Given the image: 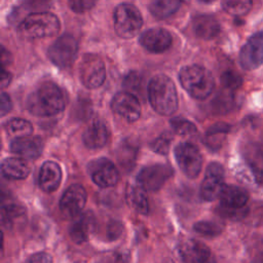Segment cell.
<instances>
[{
  "label": "cell",
  "instance_id": "obj_1",
  "mask_svg": "<svg viewBox=\"0 0 263 263\" xmlns=\"http://www.w3.org/2000/svg\"><path fill=\"white\" fill-rule=\"evenodd\" d=\"M27 109L36 116H53L65 108V99L53 82H43L27 99Z\"/></svg>",
  "mask_w": 263,
  "mask_h": 263
},
{
  "label": "cell",
  "instance_id": "obj_2",
  "mask_svg": "<svg viewBox=\"0 0 263 263\" xmlns=\"http://www.w3.org/2000/svg\"><path fill=\"white\" fill-rule=\"evenodd\" d=\"M148 99L152 108L161 115H172L178 109L176 86L172 79L163 74L156 75L150 80Z\"/></svg>",
  "mask_w": 263,
  "mask_h": 263
},
{
  "label": "cell",
  "instance_id": "obj_3",
  "mask_svg": "<svg viewBox=\"0 0 263 263\" xmlns=\"http://www.w3.org/2000/svg\"><path fill=\"white\" fill-rule=\"evenodd\" d=\"M180 81L184 89L194 99L203 100L214 90L215 80L212 73L198 65L186 66L180 71Z\"/></svg>",
  "mask_w": 263,
  "mask_h": 263
},
{
  "label": "cell",
  "instance_id": "obj_4",
  "mask_svg": "<svg viewBox=\"0 0 263 263\" xmlns=\"http://www.w3.org/2000/svg\"><path fill=\"white\" fill-rule=\"evenodd\" d=\"M18 30L27 38L51 37L59 33L60 21L53 13L35 12L21 23Z\"/></svg>",
  "mask_w": 263,
  "mask_h": 263
},
{
  "label": "cell",
  "instance_id": "obj_5",
  "mask_svg": "<svg viewBox=\"0 0 263 263\" xmlns=\"http://www.w3.org/2000/svg\"><path fill=\"white\" fill-rule=\"evenodd\" d=\"M143 25V18L138 8L132 4L118 5L114 11V29L121 38H133Z\"/></svg>",
  "mask_w": 263,
  "mask_h": 263
},
{
  "label": "cell",
  "instance_id": "obj_6",
  "mask_svg": "<svg viewBox=\"0 0 263 263\" xmlns=\"http://www.w3.org/2000/svg\"><path fill=\"white\" fill-rule=\"evenodd\" d=\"M79 76L87 88L101 86L106 78V68L102 59L97 54H85L79 65Z\"/></svg>",
  "mask_w": 263,
  "mask_h": 263
},
{
  "label": "cell",
  "instance_id": "obj_7",
  "mask_svg": "<svg viewBox=\"0 0 263 263\" xmlns=\"http://www.w3.org/2000/svg\"><path fill=\"white\" fill-rule=\"evenodd\" d=\"M78 51V44L72 35L65 34L59 37L48 48L49 60L60 68L72 65Z\"/></svg>",
  "mask_w": 263,
  "mask_h": 263
},
{
  "label": "cell",
  "instance_id": "obj_8",
  "mask_svg": "<svg viewBox=\"0 0 263 263\" xmlns=\"http://www.w3.org/2000/svg\"><path fill=\"white\" fill-rule=\"evenodd\" d=\"M175 156L181 171L189 178L199 175L202 166V157L198 148L188 142L180 143L175 148Z\"/></svg>",
  "mask_w": 263,
  "mask_h": 263
},
{
  "label": "cell",
  "instance_id": "obj_9",
  "mask_svg": "<svg viewBox=\"0 0 263 263\" xmlns=\"http://www.w3.org/2000/svg\"><path fill=\"white\" fill-rule=\"evenodd\" d=\"M174 172L166 164H152L145 166L138 175L139 185L146 191H157L173 176Z\"/></svg>",
  "mask_w": 263,
  "mask_h": 263
},
{
  "label": "cell",
  "instance_id": "obj_10",
  "mask_svg": "<svg viewBox=\"0 0 263 263\" xmlns=\"http://www.w3.org/2000/svg\"><path fill=\"white\" fill-rule=\"evenodd\" d=\"M239 64L245 70H254L263 64V32L251 36L239 52Z\"/></svg>",
  "mask_w": 263,
  "mask_h": 263
},
{
  "label": "cell",
  "instance_id": "obj_11",
  "mask_svg": "<svg viewBox=\"0 0 263 263\" xmlns=\"http://www.w3.org/2000/svg\"><path fill=\"white\" fill-rule=\"evenodd\" d=\"M86 203V191L78 184L70 186L63 194L60 201V210L64 217L75 219L78 217Z\"/></svg>",
  "mask_w": 263,
  "mask_h": 263
},
{
  "label": "cell",
  "instance_id": "obj_12",
  "mask_svg": "<svg viewBox=\"0 0 263 263\" xmlns=\"http://www.w3.org/2000/svg\"><path fill=\"white\" fill-rule=\"evenodd\" d=\"M224 186V168L218 162H212L208 165L203 181L200 187L201 198L205 201H212L219 197Z\"/></svg>",
  "mask_w": 263,
  "mask_h": 263
},
{
  "label": "cell",
  "instance_id": "obj_13",
  "mask_svg": "<svg viewBox=\"0 0 263 263\" xmlns=\"http://www.w3.org/2000/svg\"><path fill=\"white\" fill-rule=\"evenodd\" d=\"M179 256L183 263H217L211 250L193 238L185 239L179 245Z\"/></svg>",
  "mask_w": 263,
  "mask_h": 263
},
{
  "label": "cell",
  "instance_id": "obj_14",
  "mask_svg": "<svg viewBox=\"0 0 263 263\" xmlns=\"http://www.w3.org/2000/svg\"><path fill=\"white\" fill-rule=\"evenodd\" d=\"M112 110L126 121L134 122L141 115V105L136 96L127 91H121L114 96L111 102Z\"/></svg>",
  "mask_w": 263,
  "mask_h": 263
},
{
  "label": "cell",
  "instance_id": "obj_15",
  "mask_svg": "<svg viewBox=\"0 0 263 263\" xmlns=\"http://www.w3.org/2000/svg\"><path fill=\"white\" fill-rule=\"evenodd\" d=\"M141 45L151 52H162L172 45V36L168 31L153 28L145 31L140 37Z\"/></svg>",
  "mask_w": 263,
  "mask_h": 263
},
{
  "label": "cell",
  "instance_id": "obj_16",
  "mask_svg": "<svg viewBox=\"0 0 263 263\" xmlns=\"http://www.w3.org/2000/svg\"><path fill=\"white\" fill-rule=\"evenodd\" d=\"M10 150L25 159H37L43 151V142L39 137L26 136L15 138L10 144Z\"/></svg>",
  "mask_w": 263,
  "mask_h": 263
},
{
  "label": "cell",
  "instance_id": "obj_17",
  "mask_svg": "<svg viewBox=\"0 0 263 263\" xmlns=\"http://www.w3.org/2000/svg\"><path fill=\"white\" fill-rule=\"evenodd\" d=\"M92 181L102 188L113 187L119 180V174L115 165L108 159H101L96 162L91 171Z\"/></svg>",
  "mask_w": 263,
  "mask_h": 263
},
{
  "label": "cell",
  "instance_id": "obj_18",
  "mask_svg": "<svg viewBox=\"0 0 263 263\" xmlns=\"http://www.w3.org/2000/svg\"><path fill=\"white\" fill-rule=\"evenodd\" d=\"M109 137L110 134L107 125L102 120H95L83 133L82 140L87 148L99 149L107 144Z\"/></svg>",
  "mask_w": 263,
  "mask_h": 263
},
{
  "label": "cell",
  "instance_id": "obj_19",
  "mask_svg": "<svg viewBox=\"0 0 263 263\" xmlns=\"http://www.w3.org/2000/svg\"><path fill=\"white\" fill-rule=\"evenodd\" d=\"M62 181V170L54 161H45L40 167L39 185L47 193L55 191Z\"/></svg>",
  "mask_w": 263,
  "mask_h": 263
},
{
  "label": "cell",
  "instance_id": "obj_20",
  "mask_svg": "<svg viewBox=\"0 0 263 263\" xmlns=\"http://www.w3.org/2000/svg\"><path fill=\"white\" fill-rule=\"evenodd\" d=\"M220 205L227 209H243L249 200L248 192L238 186L224 185L220 194Z\"/></svg>",
  "mask_w": 263,
  "mask_h": 263
},
{
  "label": "cell",
  "instance_id": "obj_21",
  "mask_svg": "<svg viewBox=\"0 0 263 263\" xmlns=\"http://www.w3.org/2000/svg\"><path fill=\"white\" fill-rule=\"evenodd\" d=\"M95 227V219L90 213L80 214L70 227V237L76 243L85 242Z\"/></svg>",
  "mask_w": 263,
  "mask_h": 263
},
{
  "label": "cell",
  "instance_id": "obj_22",
  "mask_svg": "<svg viewBox=\"0 0 263 263\" xmlns=\"http://www.w3.org/2000/svg\"><path fill=\"white\" fill-rule=\"evenodd\" d=\"M139 143L133 138L124 139L117 147L116 158L125 171L134 167L139 154Z\"/></svg>",
  "mask_w": 263,
  "mask_h": 263
},
{
  "label": "cell",
  "instance_id": "obj_23",
  "mask_svg": "<svg viewBox=\"0 0 263 263\" xmlns=\"http://www.w3.org/2000/svg\"><path fill=\"white\" fill-rule=\"evenodd\" d=\"M192 28L195 35L204 40L213 39L220 32L218 21L209 14L196 15L192 21Z\"/></svg>",
  "mask_w": 263,
  "mask_h": 263
},
{
  "label": "cell",
  "instance_id": "obj_24",
  "mask_svg": "<svg viewBox=\"0 0 263 263\" xmlns=\"http://www.w3.org/2000/svg\"><path fill=\"white\" fill-rule=\"evenodd\" d=\"M1 172L8 180H23L30 174V167L23 159L9 157L2 161Z\"/></svg>",
  "mask_w": 263,
  "mask_h": 263
},
{
  "label": "cell",
  "instance_id": "obj_25",
  "mask_svg": "<svg viewBox=\"0 0 263 263\" xmlns=\"http://www.w3.org/2000/svg\"><path fill=\"white\" fill-rule=\"evenodd\" d=\"M125 197L127 204L137 213L147 215L149 212L148 198L144 192V189L138 185H128L125 191Z\"/></svg>",
  "mask_w": 263,
  "mask_h": 263
},
{
  "label": "cell",
  "instance_id": "obj_26",
  "mask_svg": "<svg viewBox=\"0 0 263 263\" xmlns=\"http://www.w3.org/2000/svg\"><path fill=\"white\" fill-rule=\"evenodd\" d=\"M243 156L258 182L263 180V150L255 145L248 144L243 148Z\"/></svg>",
  "mask_w": 263,
  "mask_h": 263
},
{
  "label": "cell",
  "instance_id": "obj_27",
  "mask_svg": "<svg viewBox=\"0 0 263 263\" xmlns=\"http://www.w3.org/2000/svg\"><path fill=\"white\" fill-rule=\"evenodd\" d=\"M2 225L7 229H13L26 221V211L18 204L9 203L1 210Z\"/></svg>",
  "mask_w": 263,
  "mask_h": 263
},
{
  "label": "cell",
  "instance_id": "obj_28",
  "mask_svg": "<svg viewBox=\"0 0 263 263\" xmlns=\"http://www.w3.org/2000/svg\"><path fill=\"white\" fill-rule=\"evenodd\" d=\"M229 130H230L229 124L225 122H218L212 125L206 130L203 137V142L211 150L216 151L222 147Z\"/></svg>",
  "mask_w": 263,
  "mask_h": 263
},
{
  "label": "cell",
  "instance_id": "obj_29",
  "mask_svg": "<svg viewBox=\"0 0 263 263\" xmlns=\"http://www.w3.org/2000/svg\"><path fill=\"white\" fill-rule=\"evenodd\" d=\"M180 7L179 0H152L149 9L157 18H165L174 14Z\"/></svg>",
  "mask_w": 263,
  "mask_h": 263
},
{
  "label": "cell",
  "instance_id": "obj_30",
  "mask_svg": "<svg viewBox=\"0 0 263 263\" xmlns=\"http://www.w3.org/2000/svg\"><path fill=\"white\" fill-rule=\"evenodd\" d=\"M6 132L9 136L21 138L30 136L33 133L32 124L23 118H12L6 123Z\"/></svg>",
  "mask_w": 263,
  "mask_h": 263
},
{
  "label": "cell",
  "instance_id": "obj_31",
  "mask_svg": "<svg viewBox=\"0 0 263 263\" xmlns=\"http://www.w3.org/2000/svg\"><path fill=\"white\" fill-rule=\"evenodd\" d=\"M252 0H222L223 9L234 16L247 14L252 8Z\"/></svg>",
  "mask_w": 263,
  "mask_h": 263
},
{
  "label": "cell",
  "instance_id": "obj_32",
  "mask_svg": "<svg viewBox=\"0 0 263 263\" xmlns=\"http://www.w3.org/2000/svg\"><path fill=\"white\" fill-rule=\"evenodd\" d=\"M193 229L202 236L214 237L222 232L223 227L219 223L213 221H200L194 224Z\"/></svg>",
  "mask_w": 263,
  "mask_h": 263
},
{
  "label": "cell",
  "instance_id": "obj_33",
  "mask_svg": "<svg viewBox=\"0 0 263 263\" xmlns=\"http://www.w3.org/2000/svg\"><path fill=\"white\" fill-rule=\"evenodd\" d=\"M97 263H132V259L127 251L115 250L103 254Z\"/></svg>",
  "mask_w": 263,
  "mask_h": 263
},
{
  "label": "cell",
  "instance_id": "obj_34",
  "mask_svg": "<svg viewBox=\"0 0 263 263\" xmlns=\"http://www.w3.org/2000/svg\"><path fill=\"white\" fill-rule=\"evenodd\" d=\"M171 125L174 132L181 136H192L197 133L196 126L189 120L181 117H176L171 120Z\"/></svg>",
  "mask_w": 263,
  "mask_h": 263
},
{
  "label": "cell",
  "instance_id": "obj_35",
  "mask_svg": "<svg viewBox=\"0 0 263 263\" xmlns=\"http://www.w3.org/2000/svg\"><path fill=\"white\" fill-rule=\"evenodd\" d=\"M172 141H173L172 135L170 133H163L158 138H156L154 141L151 142L150 147L154 152L164 155L168 153Z\"/></svg>",
  "mask_w": 263,
  "mask_h": 263
},
{
  "label": "cell",
  "instance_id": "obj_36",
  "mask_svg": "<svg viewBox=\"0 0 263 263\" xmlns=\"http://www.w3.org/2000/svg\"><path fill=\"white\" fill-rule=\"evenodd\" d=\"M221 83L225 89L233 91L242 84V79L237 73L226 71L221 75Z\"/></svg>",
  "mask_w": 263,
  "mask_h": 263
},
{
  "label": "cell",
  "instance_id": "obj_37",
  "mask_svg": "<svg viewBox=\"0 0 263 263\" xmlns=\"http://www.w3.org/2000/svg\"><path fill=\"white\" fill-rule=\"evenodd\" d=\"M98 0H68L70 8L75 12H84L95 6Z\"/></svg>",
  "mask_w": 263,
  "mask_h": 263
},
{
  "label": "cell",
  "instance_id": "obj_38",
  "mask_svg": "<svg viewBox=\"0 0 263 263\" xmlns=\"http://www.w3.org/2000/svg\"><path fill=\"white\" fill-rule=\"evenodd\" d=\"M124 86L130 91L141 92L142 91L141 77L137 73H129L124 79Z\"/></svg>",
  "mask_w": 263,
  "mask_h": 263
},
{
  "label": "cell",
  "instance_id": "obj_39",
  "mask_svg": "<svg viewBox=\"0 0 263 263\" xmlns=\"http://www.w3.org/2000/svg\"><path fill=\"white\" fill-rule=\"evenodd\" d=\"M123 231V225L121 222L116 220H111L107 224V237L110 240H115L119 238Z\"/></svg>",
  "mask_w": 263,
  "mask_h": 263
},
{
  "label": "cell",
  "instance_id": "obj_40",
  "mask_svg": "<svg viewBox=\"0 0 263 263\" xmlns=\"http://www.w3.org/2000/svg\"><path fill=\"white\" fill-rule=\"evenodd\" d=\"M232 101L233 99L231 90L225 89V92H221L219 96H217L215 100V106L218 110H225L232 105Z\"/></svg>",
  "mask_w": 263,
  "mask_h": 263
},
{
  "label": "cell",
  "instance_id": "obj_41",
  "mask_svg": "<svg viewBox=\"0 0 263 263\" xmlns=\"http://www.w3.org/2000/svg\"><path fill=\"white\" fill-rule=\"evenodd\" d=\"M217 212L219 213L220 216L225 217L227 219H240L245 217L247 210L245 208L243 209H227L220 205L217 209Z\"/></svg>",
  "mask_w": 263,
  "mask_h": 263
},
{
  "label": "cell",
  "instance_id": "obj_42",
  "mask_svg": "<svg viewBox=\"0 0 263 263\" xmlns=\"http://www.w3.org/2000/svg\"><path fill=\"white\" fill-rule=\"evenodd\" d=\"M26 263H52V258L45 252H39L30 256Z\"/></svg>",
  "mask_w": 263,
  "mask_h": 263
},
{
  "label": "cell",
  "instance_id": "obj_43",
  "mask_svg": "<svg viewBox=\"0 0 263 263\" xmlns=\"http://www.w3.org/2000/svg\"><path fill=\"white\" fill-rule=\"evenodd\" d=\"M1 116L6 115L12 108V103L9 96L5 92L1 93Z\"/></svg>",
  "mask_w": 263,
  "mask_h": 263
},
{
  "label": "cell",
  "instance_id": "obj_44",
  "mask_svg": "<svg viewBox=\"0 0 263 263\" xmlns=\"http://www.w3.org/2000/svg\"><path fill=\"white\" fill-rule=\"evenodd\" d=\"M10 80H11V75H10V73H8V72H6V71H3L2 77H1V86H2V87L7 86V85L10 83Z\"/></svg>",
  "mask_w": 263,
  "mask_h": 263
},
{
  "label": "cell",
  "instance_id": "obj_45",
  "mask_svg": "<svg viewBox=\"0 0 263 263\" xmlns=\"http://www.w3.org/2000/svg\"><path fill=\"white\" fill-rule=\"evenodd\" d=\"M253 263H263V253L260 254V255L254 260Z\"/></svg>",
  "mask_w": 263,
  "mask_h": 263
},
{
  "label": "cell",
  "instance_id": "obj_46",
  "mask_svg": "<svg viewBox=\"0 0 263 263\" xmlns=\"http://www.w3.org/2000/svg\"><path fill=\"white\" fill-rule=\"evenodd\" d=\"M198 1L203 2V3H211V2H213V1H215V0H198Z\"/></svg>",
  "mask_w": 263,
  "mask_h": 263
},
{
  "label": "cell",
  "instance_id": "obj_47",
  "mask_svg": "<svg viewBox=\"0 0 263 263\" xmlns=\"http://www.w3.org/2000/svg\"><path fill=\"white\" fill-rule=\"evenodd\" d=\"M164 263H174V262H173V261H171V260H165V261H164Z\"/></svg>",
  "mask_w": 263,
  "mask_h": 263
}]
</instances>
